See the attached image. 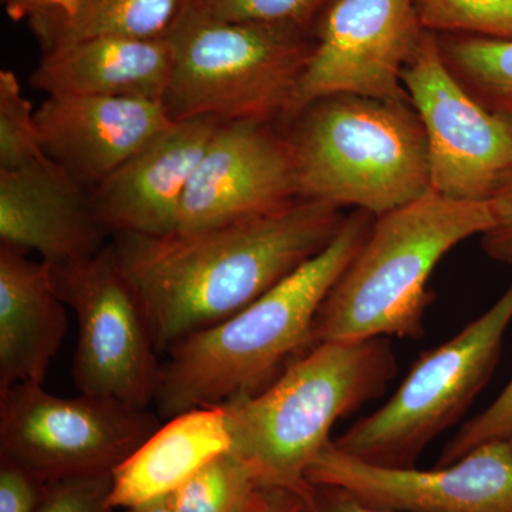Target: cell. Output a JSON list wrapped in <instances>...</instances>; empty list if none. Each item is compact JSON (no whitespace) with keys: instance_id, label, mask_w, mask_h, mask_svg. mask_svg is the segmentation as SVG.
Returning a JSON list of instances; mask_svg holds the SVG:
<instances>
[{"instance_id":"obj_1","label":"cell","mask_w":512,"mask_h":512,"mask_svg":"<svg viewBox=\"0 0 512 512\" xmlns=\"http://www.w3.org/2000/svg\"><path fill=\"white\" fill-rule=\"evenodd\" d=\"M346 215L312 200L247 220L160 235L114 234L158 355L247 308L332 244Z\"/></svg>"},{"instance_id":"obj_2","label":"cell","mask_w":512,"mask_h":512,"mask_svg":"<svg viewBox=\"0 0 512 512\" xmlns=\"http://www.w3.org/2000/svg\"><path fill=\"white\" fill-rule=\"evenodd\" d=\"M376 217L346 215L325 251L231 318L167 350L156 394L163 419L262 392L316 345L315 319L340 275L365 244Z\"/></svg>"},{"instance_id":"obj_3","label":"cell","mask_w":512,"mask_h":512,"mask_svg":"<svg viewBox=\"0 0 512 512\" xmlns=\"http://www.w3.org/2000/svg\"><path fill=\"white\" fill-rule=\"evenodd\" d=\"M396 375L389 339L316 343L262 392L222 404L229 451L265 487L305 495L306 471L333 426L383 396Z\"/></svg>"},{"instance_id":"obj_4","label":"cell","mask_w":512,"mask_h":512,"mask_svg":"<svg viewBox=\"0 0 512 512\" xmlns=\"http://www.w3.org/2000/svg\"><path fill=\"white\" fill-rule=\"evenodd\" d=\"M493 225L488 202L448 200L434 191L376 218L315 319L316 343L420 339L441 259Z\"/></svg>"},{"instance_id":"obj_5","label":"cell","mask_w":512,"mask_h":512,"mask_svg":"<svg viewBox=\"0 0 512 512\" xmlns=\"http://www.w3.org/2000/svg\"><path fill=\"white\" fill-rule=\"evenodd\" d=\"M285 126L303 200L379 218L430 191L426 133L410 100L333 94Z\"/></svg>"},{"instance_id":"obj_6","label":"cell","mask_w":512,"mask_h":512,"mask_svg":"<svg viewBox=\"0 0 512 512\" xmlns=\"http://www.w3.org/2000/svg\"><path fill=\"white\" fill-rule=\"evenodd\" d=\"M167 39L174 64L163 104L174 121L284 123L315 47L308 30L228 22L191 3Z\"/></svg>"},{"instance_id":"obj_7","label":"cell","mask_w":512,"mask_h":512,"mask_svg":"<svg viewBox=\"0 0 512 512\" xmlns=\"http://www.w3.org/2000/svg\"><path fill=\"white\" fill-rule=\"evenodd\" d=\"M512 323V282L473 322L413 363L393 396L333 444L380 467H416L423 451L467 412L490 382Z\"/></svg>"},{"instance_id":"obj_8","label":"cell","mask_w":512,"mask_h":512,"mask_svg":"<svg viewBox=\"0 0 512 512\" xmlns=\"http://www.w3.org/2000/svg\"><path fill=\"white\" fill-rule=\"evenodd\" d=\"M160 427L148 410L106 397L55 396L37 383L0 392V458L46 484L113 473Z\"/></svg>"},{"instance_id":"obj_9","label":"cell","mask_w":512,"mask_h":512,"mask_svg":"<svg viewBox=\"0 0 512 512\" xmlns=\"http://www.w3.org/2000/svg\"><path fill=\"white\" fill-rule=\"evenodd\" d=\"M50 266L60 298L79 323L72 366L77 390L147 410L156 400L161 363L113 244L82 261Z\"/></svg>"},{"instance_id":"obj_10","label":"cell","mask_w":512,"mask_h":512,"mask_svg":"<svg viewBox=\"0 0 512 512\" xmlns=\"http://www.w3.org/2000/svg\"><path fill=\"white\" fill-rule=\"evenodd\" d=\"M426 133L430 190L490 202L512 173V124L484 107L448 69L439 36L424 30L402 73Z\"/></svg>"},{"instance_id":"obj_11","label":"cell","mask_w":512,"mask_h":512,"mask_svg":"<svg viewBox=\"0 0 512 512\" xmlns=\"http://www.w3.org/2000/svg\"><path fill=\"white\" fill-rule=\"evenodd\" d=\"M284 124L315 100L356 94L409 100L402 73L424 35L414 0H333Z\"/></svg>"},{"instance_id":"obj_12","label":"cell","mask_w":512,"mask_h":512,"mask_svg":"<svg viewBox=\"0 0 512 512\" xmlns=\"http://www.w3.org/2000/svg\"><path fill=\"white\" fill-rule=\"evenodd\" d=\"M309 484L338 485L397 512H512V440L474 448L456 463L420 470L375 466L330 441L306 471Z\"/></svg>"},{"instance_id":"obj_13","label":"cell","mask_w":512,"mask_h":512,"mask_svg":"<svg viewBox=\"0 0 512 512\" xmlns=\"http://www.w3.org/2000/svg\"><path fill=\"white\" fill-rule=\"evenodd\" d=\"M298 200L285 131L274 121H221L185 191L177 231L271 214Z\"/></svg>"},{"instance_id":"obj_14","label":"cell","mask_w":512,"mask_h":512,"mask_svg":"<svg viewBox=\"0 0 512 512\" xmlns=\"http://www.w3.org/2000/svg\"><path fill=\"white\" fill-rule=\"evenodd\" d=\"M220 123L214 117L174 121L94 187L104 227L153 237L177 231L185 191Z\"/></svg>"},{"instance_id":"obj_15","label":"cell","mask_w":512,"mask_h":512,"mask_svg":"<svg viewBox=\"0 0 512 512\" xmlns=\"http://www.w3.org/2000/svg\"><path fill=\"white\" fill-rule=\"evenodd\" d=\"M107 234L92 192L52 158L0 170V245L56 266L96 255Z\"/></svg>"},{"instance_id":"obj_16","label":"cell","mask_w":512,"mask_h":512,"mask_svg":"<svg viewBox=\"0 0 512 512\" xmlns=\"http://www.w3.org/2000/svg\"><path fill=\"white\" fill-rule=\"evenodd\" d=\"M40 146L89 190L174 123L161 101L47 96L35 113Z\"/></svg>"},{"instance_id":"obj_17","label":"cell","mask_w":512,"mask_h":512,"mask_svg":"<svg viewBox=\"0 0 512 512\" xmlns=\"http://www.w3.org/2000/svg\"><path fill=\"white\" fill-rule=\"evenodd\" d=\"M52 266L0 245V392L43 384L67 332Z\"/></svg>"},{"instance_id":"obj_18","label":"cell","mask_w":512,"mask_h":512,"mask_svg":"<svg viewBox=\"0 0 512 512\" xmlns=\"http://www.w3.org/2000/svg\"><path fill=\"white\" fill-rule=\"evenodd\" d=\"M173 64L167 37H103L45 53L30 82L47 96L126 97L163 103Z\"/></svg>"},{"instance_id":"obj_19","label":"cell","mask_w":512,"mask_h":512,"mask_svg":"<svg viewBox=\"0 0 512 512\" xmlns=\"http://www.w3.org/2000/svg\"><path fill=\"white\" fill-rule=\"evenodd\" d=\"M229 450L224 407H200L171 417L113 471L111 507L128 510L168 497Z\"/></svg>"},{"instance_id":"obj_20","label":"cell","mask_w":512,"mask_h":512,"mask_svg":"<svg viewBox=\"0 0 512 512\" xmlns=\"http://www.w3.org/2000/svg\"><path fill=\"white\" fill-rule=\"evenodd\" d=\"M190 3L191 0H77L70 15L37 13L28 22L45 55L103 37L164 39Z\"/></svg>"},{"instance_id":"obj_21","label":"cell","mask_w":512,"mask_h":512,"mask_svg":"<svg viewBox=\"0 0 512 512\" xmlns=\"http://www.w3.org/2000/svg\"><path fill=\"white\" fill-rule=\"evenodd\" d=\"M437 36L441 56L458 82L484 107L512 124V40Z\"/></svg>"},{"instance_id":"obj_22","label":"cell","mask_w":512,"mask_h":512,"mask_svg":"<svg viewBox=\"0 0 512 512\" xmlns=\"http://www.w3.org/2000/svg\"><path fill=\"white\" fill-rule=\"evenodd\" d=\"M264 491L254 471L227 451L171 494L170 501L174 512H256Z\"/></svg>"},{"instance_id":"obj_23","label":"cell","mask_w":512,"mask_h":512,"mask_svg":"<svg viewBox=\"0 0 512 512\" xmlns=\"http://www.w3.org/2000/svg\"><path fill=\"white\" fill-rule=\"evenodd\" d=\"M421 26L437 35L512 40V0H414Z\"/></svg>"},{"instance_id":"obj_24","label":"cell","mask_w":512,"mask_h":512,"mask_svg":"<svg viewBox=\"0 0 512 512\" xmlns=\"http://www.w3.org/2000/svg\"><path fill=\"white\" fill-rule=\"evenodd\" d=\"M36 111L22 92L18 77L0 72V170H16L47 157L40 146Z\"/></svg>"},{"instance_id":"obj_25","label":"cell","mask_w":512,"mask_h":512,"mask_svg":"<svg viewBox=\"0 0 512 512\" xmlns=\"http://www.w3.org/2000/svg\"><path fill=\"white\" fill-rule=\"evenodd\" d=\"M333 0H191L211 18L228 22L291 25L312 32Z\"/></svg>"},{"instance_id":"obj_26","label":"cell","mask_w":512,"mask_h":512,"mask_svg":"<svg viewBox=\"0 0 512 512\" xmlns=\"http://www.w3.org/2000/svg\"><path fill=\"white\" fill-rule=\"evenodd\" d=\"M497 440H512V377L494 402L464 423L448 441L437 466L456 463L474 448Z\"/></svg>"},{"instance_id":"obj_27","label":"cell","mask_w":512,"mask_h":512,"mask_svg":"<svg viewBox=\"0 0 512 512\" xmlns=\"http://www.w3.org/2000/svg\"><path fill=\"white\" fill-rule=\"evenodd\" d=\"M111 485L113 473L52 481L36 512H116L110 504Z\"/></svg>"},{"instance_id":"obj_28","label":"cell","mask_w":512,"mask_h":512,"mask_svg":"<svg viewBox=\"0 0 512 512\" xmlns=\"http://www.w3.org/2000/svg\"><path fill=\"white\" fill-rule=\"evenodd\" d=\"M46 485L25 468L0 458V512H36Z\"/></svg>"},{"instance_id":"obj_29","label":"cell","mask_w":512,"mask_h":512,"mask_svg":"<svg viewBox=\"0 0 512 512\" xmlns=\"http://www.w3.org/2000/svg\"><path fill=\"white\" fill-rule=\"evenodd\" d=\"M488 204L493 225L481 235V247L494 261L512 264V173Z\"/></svg>"},{"instance_id":"obj_30","label":"cell","mask_w":512,"mask_h":512,"mask_svg":"<svg viewBox=\"0 0 512 512\" xmlns=\"http://www.w3.org/2000/svg\"><path fill=\"white\" fill-rule=\"evenodd\" d=\"M306 498L313 512H397L373 507L338 485L311 484Z\"/></svg>"},{"instance_id":"obj_31","label":"cell","mask_w":512,"mask_h":512,"mask_svg":"<svg viewBox=\"0 0 512 512\" xmlns=\"http://www.w3.org/2000/svg\"><path fill=\"white\" fill-rule=\"evenodd\" d=\"M77 0H3L5 10L10 19L20 22L30 19L37 13L59 12L70 15Z\"/></svg>"},{"instance_id":"obj_32","label":"cell","mask_w":512,"mask_h":512,"mask_svg":"<svg viewBox=\"0 0 512 512\" xmlns=\"http://www.w3.org/2000/svg\"><path fill=\"white\" fill-rule=\"evenodd\" d=\"M256 512H313L306 494L286 488L265 487Z\"/></svg>"},{"instance_id":"obj_33","label":"cell","mask_w":512,"mask_h":512,"mask_svg":"<svg viewBox=\"0 0 512 512\" xmlns=\"http://www.w3.org/2000/svg\"><path fill=\"white\" fill-rule=\"evenodd\" d=\"M126 512H174L171 507L170 495L168 497L157 498V500L148 501V503L137 505V507L128 508Z\"/></svg>"}]
</instances>
